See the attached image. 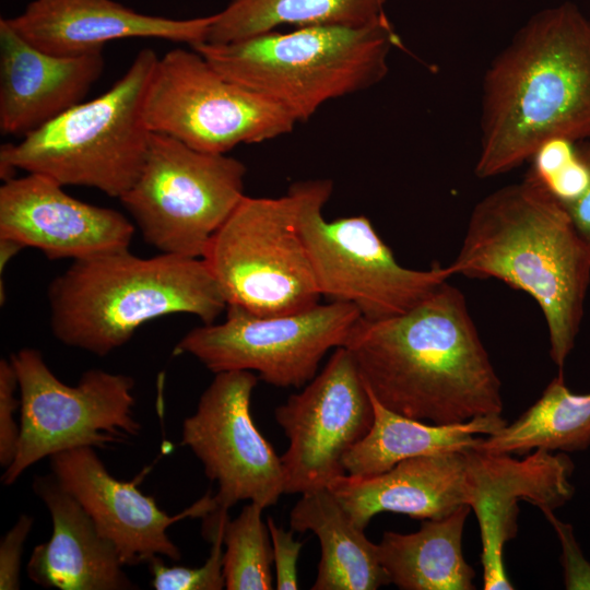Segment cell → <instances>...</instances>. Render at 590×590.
<instances>
[{"label": "cell", "mask_w": 590, "mask_h": 590, "mask_svg": "<svg viewBox=\"0 0 590 590\" xmlns=\"http://www.w3.org/2000/svg\"><path fill=\"white\" fill-rule=\"evenodd\" d=\"M346 347L369 393L400 415L457 424L500 415V380L463 294L445 282L409 311L361 318Z\"/></svg>", "instance_id": "obj_1"}, {"label": "cell", "mask_w": 590, "mask_h": 590, "mask_svg": "<svg viewBox=\"0 0 590 590\" xmlns=\"http://www.w3.org/2000/svg\"><path fill=\"white\" fill-rule=\"evenodd\" d=\"M480 126V178L510 172L550 140H590V21L575 4L535 13L495 57Z\"/></svg>", "instance_id": "obj_2"}, {"label": "cell", "mask_w": 590, "mask_h": 590, "mask_svg": "<svg viewBox=\"0 0 590 590\" xmlns=\"http://www.w3.org/2000/svg\"><path fill=\"white\" fill-rule=\"evenodd\" d=\"M452 274L497 279L526 292L547 326L550 356L563 367L573 351L590 284V246L565 208L530 175L473 208Z\"/></svg>", "instance_id": "obj_3"}, {"label": "cell", "mask_w": 590, "mask_h": 590, "mask_svg": "<svg viewBox=\"0 0 590 590\" xmlns=\"http://www.w3.org/2000/svg\"><path fill=\"white\" fill-rule=\"evenodd\" d=\"M47 297L55 338L101 357L155 318L190 314L209 324L227 307L202 258H141L129 249L74 260Z\"/></svg>", "instance_id": "obj_4"}, {"label": "cell", "mask_w": 590, "mask_h": 590, "mask_svg": "<svg viewBox=\"0 0 590 590\" xmlns=\"http://www.w3.org/2000/svg\"><path fill=\"white\" fill-rule=\"evenodd\" d=\"M401 40L387 16L362 25H309L192 47L221 74L283 107L296 122L324 103L365 91L389 69Z\"/></svg>", "instance_id": "obj_5"}, {"label": "cell", "mask_w": 590, "mask_h": 590, "mask_svg": "<svg viewBox=\"0 0 590 590\" xmlns=\"http://www.w3.org/2000/svg\"><path fill=\"white\" fill-rule=\"evenodd\" d=\"M158 56L141 49L102 95L81 102L17 143L0 148V176L42 174L120 199L138 178L150 144L144 103Z\"/></svg>", "instance_id": "obj_6"}, {"label": "cell", "mask_w": 590, "mask_h": 590, "mask_svg": "<svg viewBox=\"0 0 590 590\" xmlns=\"http://www.w3.org/2000/svg\"><path fill=\"white\" fill-rule=\"evenodd\" d=\"M297 224L321 297L355 306L366 320L404 314L453 275L449 266L427 270L402 267L365 215L327 221L323 208L333 184H293Z\"/></svg>", "instance_id": "obj_7"}, {"label": "cell", "mask_w": 590, "mask_h": 590, "mask_svg": "<svg viewBox=\"0 0 590 590\" xmlns=\"http://www.w3.org/2000/svg\"><path fill=\"white\" fill-rule=\"evenodd\" d=\"M243 162L151 133L143 167L119 199L144 241L162 253L202 258L245 197Z\"/></svg>", "instance_id": "obj_8"}, {"label": "cell", "mask_w": 590, "mask_h": 590, "mask_svg": "<svg viewBox=\"0 0 590 590\" xmlns=\"http://www.w3.org/2000/svg\"><path fill=\"white\" fill-rule=\"evenodd\" d=\"M202 259L226 304L256 315L298 312L321 298L290 190L276 198L245 196Z\"/></svg>", "instance_id": "obj_9"}, {"label": "cell", "mask_w": 590, "mask_h": 590, "mask_svg": "<svg viewBox=\"0 0 590 590\" xmlns=\"http://www.w3.org/2000/svg\"><path fill=\"white\" fill-rule=\"evenodd\" d=\"M20 390V439L1 481L13 484L37 461L79 448H104L135 437L134 380L103 369L83 373L75 386L59 380L36 349L11 354Z\"/></svg>", "instance_id": "obj_10"}, {"label": "cell", "mask_w": 590, "mask_h": 590, "mask_svg": "<svg viewBox=\"0 0 590 590\" xmlns=\"http://www.w3.org/2000/svg\"><path fill=\"white\" fill-rule=\"evenodd\" d=\"M144 117L151 132L216 154L287 134L297 123L280 105L221 74L192 47L158 57Z\"/></svg>", "instance_id": "obj_11"}, {"label": "cell", "mask_w": 590, "mask_h": 590, "mask_svg": "<svg viewBox=\"0 0 590 590\" xmlns=\"http://www.w3.org/2000/svg\"><path fill=\"white\" fill-rule=\"evenodd\" d=\"M361 318L355 306L340 302L274 316L227 305L223 322L191 329L174 355L189 354L213 374L248 370L271 386L300 388L329 350L344 346Z\"/></svg>", "instance_id": "obj_12"}, {"label": "cell", "mask_w": 590, "mask_h": 590, "mask_svg": "<svg viewBox=\"0 0 590 590\" xmlns=\"http://www.w3.org/2000/svg\"><path fill=\"white\" fill-rule=\"evenodd\" d=\"M274 417L288 439L281 456L284 494L327 487L346 474L344 456L374 423L373 401L351 352L334 349L321 371L279 405Z\"/></svg>", "instance_id": "obj_13"}, {"label": "cell", "mask_w": 590, "mask_h": 590, "mask_svg": "<svg viewBox=\"0 0 590 590\" xmlns=\"http://www.w3.org/2000/svg\"><path fill=\"white\" fill-rule=\"evenodd\" d=\"M259 377L248 370L215 374L201 394L196 412L182 424L181 445L215 481L217 508L228 510L240 500L263 509L284 494L282 459L255 425L250 404Z\"/></svg>", "instance_id": "obj_14"}, {"label": "cell", "mask_w": 590, "mask_h": 590, "mask_svg": "<svg viewBox=\"0 0 590 590\" xmlns=\"http://www.w3.org/2000/svg\"><path fill=\"white\" fill-rule=\"evenodd\" d=\"M50 458L54 476L88 514L98 532L116 547L123 565L149 563L155 556L175 562L181 557L167 529L185 518H203L216 507L209 492L178 515L169 516L154 497L143 494L138 484L115 479L93 447L57 452Z\"/></svg>", "instance_id": "obj_15"}, {"label": "cell", "mask_w": 590, "mask_h": 590, "mask_svg": "<svg viewBox=\"0 0 590 590\" xmlns=\"http://www.w3.org/2000/svg\"><path fill=\"white\" fill-rule=\"evenodd\" d=\"M48 176L26 173L0 187V238L48 259L80 260L129 249L134 224L114 209L81 201Z\"/></svg>", "instance_id": "obj_16"}, {"label": "cell", "mask_w": 590, "mask_h": 590, "mask_svg": "<svg viewBox=\"0 0 590 590\" xmlns=\"http://www.w3.org/2000/svg\"><path fill=\"white\" fill-rule=\"evenodd\" d=\"M477 486V452L467 448L409 458L375 475L344 474L327 487L365 530L382 511L439 519L472 507Z\"/></svg>", "instance_id": "obj_17"}, {"label": "cell", "mask_w": 590, "mask_h": 590, "mask_svg": "<svg viewBox=\"0 0 590 590\" xmlns=\"http://www.w3.org/2000/svg\"><path fill=\"white\" fill-rule=\"evenodd\" d=\"M9 24L35 47L58 56L102 52L114 40L156 38L193 46L208 39L214 13L170 19L114 0H33Z\"/></svg>", "instance_id": "obj_18"}, {"label": "cell", "mask_w": 590, "mask_h": 590, "mask_svg": "<svg viewBox=\"0 0 590 590\" xmlns=\"http://www.w3.org/2000/svg\"><path fill=\"white\" fill-rule=\"evenodd\" d=\"M104 70L102 52L58 56L0 20V130L25 137L80 104Z\"/></svg>", "instance_id": "obj_19"}, {"label": "cell", "mask_w": 590, "mask_h": 590, "mask_svg": "<svg viewBox=\"0 0 590 590\" xmlns=\"http://www.w3.org/2000/svg\"><path fill=\"white\" fill-rule=\"evenodd\" d=\"M574 469L573 460L563 452L538 449L522 460L493 453L488 479L472 507L481 531L485 590L514 589L503 551L517 533L518 502L526 499L551 510L565 505L575 493Z\"/></svg>", "instance_id": "obj_20"}, {"label": "cell", "mask_w": 590, "mask_h": 590, "mask_svg": "<svg viewBox=\"0 0 590 590\" xmlns=\"http://www.w3.org/2000/svg\"><path fill=\"white\" fill-rule=\"evenodd\" d=\"M33 488L50 512L52 534L33 550L26 567L32 581L59 590L137 588L115 545L54 474L35 477Z\"/></svg>", "instance_id": "obj_21"}, {"label": "cell", "mask_w": 590, "mask_h": 590, "mask_svg": "<svg viewBox=\"0 0 590 590\" xmlns=\"http://www.w3.org/2000/svg\"><path fill=\"white\" fill-rule=\"evenodd\" d=\"M300 495L291 510L290 528L311 531L319 540L321 554L312 590H376L391 583L378 545L366 538L328 487Z\"/></svg>", "instance_id": "obj_22"}, {"label": "cell", "mask_w": 590, "mask_h": 590, "mask_svg": "<svg viewBox=\"0 0 590 590\" xmlns=\"http://www.w3.org/2000/svg\"><path fill=\"white\" fill-rule=\"evenodd\" d=\"M471 507L424 519L418 531H386L378 555L390 582L403 590H472L475 573L462 552V533Z\"/></svg>", "instance_id": "obj_23"}, {"label": "cell", "mask_w": 590, "mask_h": 590, "mask_svg": "<svg viewBox=\"0 0 590 590\" xmlns=\"http://www.w3.org/2000/svg\"><path fill=\"white\" fill-rule=\"evenodd\" d=\"M370 398L374 423L344 456L343 465L349 475H375L409 458L475 448L482 440L477 435L494 434L506 425L500 415L479 416L457 424H430L392 412L371 394Z\"/></svg>", "instance_id": "obj_24"}, {"label": "cell", "mask_w": 590, "mask_h": 590, "mask_svg": "<svg viewBox=\"0 0 590 590\" xmlns=\"http://www.w3.org/2000/svg\"><path fill=\"white\" fill-rule=\"evenodd\" d=\"M590 447V392L574 393L559 371L542 396L514 423L482 438L475 447L492 453L532 450L580 451Z\"/></svg>", "instance_id": "obj_25"}, {"label": "cell", "mask_w": 590, "mask_h": 590, "mask_svg": "<svg viewBox=\"0 0 590 590\" xmlns=\"http://www.w3.org/2000/svg\"><path fill=\"white\" fill-rule=\"evenodd\" d=\"M387 0H228L214 13L206 43L226 44L282 25L362 26L387 16Z\"/></svg>", "instance_id": "obj_26"}, {"label": "cell", "mask_w": 590, "mask_h": 590, "mask_svg": "<svg viewBox=\"0 0 590 590\" xmlns=\"http://www.w3.org/2000/svg\"><path fill=\"white\" fill-rule=\"evenodd\" d=\"M263 508L246 505L223 529V575L228 590H271L273 551Z\"/></svg>", "instance_id": "obj_27"}, {"label": "cell", "mask_w": 590, "mask_h": 590, "mask_svg": "<svg viewBox=\"0 0 590 590\" xmlns=\"http://www.w3.org/2000/svg\"><path fill=\"white\" fill-rule=\"evenodd\" d=\"M228 510L215 508L203 519L202 534L211 543L206 562L196 568L167 566L162 556L149 563L152 575L151 586L155 590H221L225 588L223 575V529L228 519Z\"/></svg>", "instance_id": "obj_28"}, {"label": "cell", "mask_w": 590, "mask_h": 590, "mask_svg": "<svg viewBox=\"0 0 590 590\" xmlns=\"http://www.w3.org/2000/svg\"><path fill=\"white\" fill-rule=\"evenodd\" d=\"M19 381L10 359L0 361V464L7 469L13 461L19 439L20 426L14 413L21 405L15 398Z\"/></svg>", "instance_id": "obj_29"}, {"label": "cell", "mask_w": 590, "mask_h": 590, "mask_svg": "<svg viewBox=\"0 0 590 590\" xmlns=\"http://www.w3.org/2000/svg\"><path fill=\"white\" fill-rule=\"evenodd\" d=\"M267 526L272 543L276 589L296 590L298 589L297 562L304 543L294 539L293 530H284L271 517L267 518Z\"/></svg>", "instance_id": "obj_30"}, {"label": "cell", "mask_w": 590, "mask_h": 590, "mask_svg": "<svg viewBox=\"0 0 590 590\" xmlns=\"http://www.w3.org/2000/svg\"><path fill=\"white\" fill-rule=\"evenodd\" d=\"M33 527V518L21 515L0 543V589L20 588V568L23 546Z\"/></svg>", "instance_id": "obj_31"}, {"label": "cell", "mask_w": 590, "mask_h": 590, "mask_svg": "<svg viewBox=\"0 0 590 590\" xmlns=\"http://www.w3.org/2000/svg\"><path fill=\"white\" fill-rule=\"evenodd\" d=\"M541 510L555 528L562 542L566 589H590V565L583 559L570 526L558 520L553 510L547 508Z\"/></svg>", "instance_id": "obj_32"}, {"label": "cell", "mask_w": 590, "mask_h": 590, "mask_svg": "<svg viewBox=\"0 0 590 590\" xmlns=\"http://www.w3.org/2000/svg\"><path fill=\"white\" fill-rule=\"evenodd\" d=\"M576 151L588 172V184L577 198L563 206L590 246V140L577 142Z\"/></svg>", "instance_id": "obj_33"}, {"label": "cell", "mask_w": 590, "mask_h": 590, "mask_svg": "<svg viewBox=\"0 0 590 590\" xmlns=\"http://www.w3.org/2000/svg\"><path fill=\"white\" fill-rule=\"evenodd\" d=\"M24 247L12 239L0 238V271L2 273L3 269L8 262Z\"/></svg>", "instance_id": "obj_34"}]
</instances>
